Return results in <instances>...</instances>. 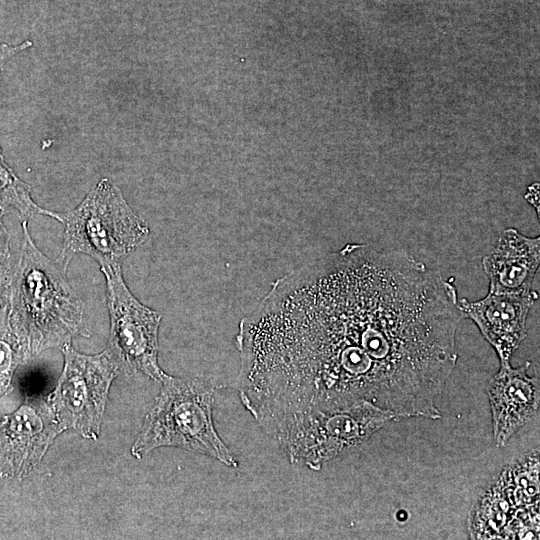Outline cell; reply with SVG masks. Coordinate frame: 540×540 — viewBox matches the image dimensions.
<instances>
[{"mask_svg":"<svg viewBox=\"0 0 540 540\" xmlns=\"http://www.w3.org/2000/svg\"><path fill=\"white\" fill-rule=\"evenodd\" d=\"M62 432L47 398H27L13 413L0 416V477L29 475Z\"/></svg>","mask_w":540,"mask_h":540,"instance_id":"8","label":"cell"},{"mask_svg":"<svg viewBox=\"0 0 540 540\" xmlns=\"http://www.w3.org/2000/svg\"><path fill=\"white\" fill-rule=\"evenodd\" d=\"M453 281L359 243L293 270L239 324L242 404L272 437L301 415L361 403L394 421L441 418L464 318Z\"/></svg>","mask_w":540,"mask_h":540,"instance_id":"1","label":"cell"},{"mask_svg":"<svg viewBox=\"0 0 540 540\" xmlns=\"http://www.w3.org/2000/svg\"><path fill=\"white\" fill-rule=\"evenodd\" d=\"M389 421L390 413L369 403L301 415L276 435L292 464L320 470L344 451L365 443Z\"/></svg>","mask_w":540,"mask_h":540,"instance_id":"5","label":"cell"},{"mask_svg":"<svg viewBox=\"0 0 540 540\" xmlns=\"http://www.w3.org/2000/svg\"><path fill=\"white\" fill-rule=\"evenodd\" d=\"M22 362V350L10 324L8 302H5L0 304V397L11 390L13 373Z\"/></svg>","mask_w":540,"mask_h":540,"instance_id":"14","label":"cell"},{"mask_svg":"<svg viewBox=\"0 0 540 540\" xmlns=\"http://www.w3.org/2000/svg\"><path fill=\"white\" fill-rule=\"evenodd\" d=\"M215 384L204 377L168 376L131 446L141 459L160 447H175L237 467L234 454L219 437L213 421Z\"/></svg>","mask_w":540,"mask_h":540,"instance_id":"3","label":"cell"},{"mask_svg":"<svg viewBox=\"0 0 540 540\" xmlns=\"http://www.w3.org/2000/svg\"><path fill=\"white\" fill-rule=\"evenodd\" d=\"M531 362L517 368L500 366L488 385L495 444L505 446L510 438L538 412L540 385L537 375L529 376Z\"/></svg>","mask_w":540,"mask_h":540,"instance_id":"10","label":"cell"},{"mask_svg":"<svg viewBox=\"0 0 540 540\" xmlns=\"http://www.w3.org/2000/svg\"><path fill=\"white\" fill-rule=\"evenodd\" d=\"M106 281L110 334L107 349L121 373H141L163 382L169 375L158 363L161 315L143 305L128 289L121 265L100 267Z\"/></svg>","mask_w":540,"mask_h":540,"instance_id":"7","label":"cell"},{"mask_svg":"<svg viewBox=\"0 0 540 540\" xmlns=\"http://www.w3.org/2000/svg\"><path fill=\"white\" fill-rule=\"evenodd\" d=\"M4 211L0 208V260H6L10 257V236L7 229L4 226L2 217Z\"/></svg>","mask_w":540,"mask_h":540,"instance_id":"16","label":"cell"},{"mask_svg":"<svg viewBox=\"0 0 540 540\" xmlns=\"http://www.w3.org/2000/svg\"><path fill=\"white\" fill-rule=\"evenodd\" d=\"M539 264V236L528 237L515 228L505 229L482 259V267L489 280L488 292L532 290Z\"/></svg>","mask_w":540,"mask_h":540,"instance_id":"11","label":"cell"},{"mask_svg":"<svg viewBox=\"0 0 540 540\" xmlns=\"http://www.w3.org/2000/svg\"><path fill=\"white\" fill-rule=\"evenodd\" d=\"M537 299L538 293L533 289L518 293L488 292L477 301L462 298L459 308L463 317L471 319L494 348L500 366H505L526 338L527 318Z\"/></svg>","mask_w":540,"mask_h":540,"instance_id":"9","label":"cell"},{"mask_svg":"<svg viewBox=\"0 0 540 540\" xmlns=\"http://www.w3.org/2000/svg\"><path fill=\"white\" fill-rule=\"evenodd\" d=\"M18 262L9 276V319L24 362L43 351L90 337L84 324V304L66 280L57 260L46 257L33 242L28 221Z\"/></svg>","mask_w":540,"mask_h":540,"instance_id":"2","label":"cell"},{"mask_svg":"<svg viewBox=\"0 0 540 540\" xmlns=\"http://www.w3.org/2000/svg\"><path fill=\"white\" fill-rule=\"evenodd\" d=\"M0 208L14 212L22 221L37 215L53 218L54 212L43 209L32 199L30 186L23 182L5 162L0 148Z\"/></svg>","mask_w":540,"mask_h":540,"instance_id":"13","label":"cell"},{"mask_svg":"<svg viewBox=\"0 0 540 540\" xmlns=\"http://www.w3.org/2000/svg\"><path fill=\"white\" fill-rule=\"evenodd\" d=\"M64 365L47 400L61 430L72 429L82 437L97 440L110 387L121 370L106 348L94 355L61 346Z\"/></svg>","mask_w":540,"mask_h":540,"instance_id":"6","label":"cell"},{"mask_svg":"<svg viewBox=\"0 0 540 540\" xmlns=\"http://www.w3.org/2000/svg\"><path fill=\"white\" fill-rule=\"evenodd\" d=\"M54 219L64 226L62 250L56 260L65 271L77 254L91 256L100 267L121 265L149 236L146 223L110 178L99 180L74 210L55 212Z\"/></svg>","mask_w":540,"mask_h":540,"instance_id":"4","label":"cell"},{"mask_svg":"<svg viewBox=\"0 0 540 540\" xmlns=\"http://www.w3.org/2000/svg\"><path fill=\"white\" fill-rule=\"evenodd\" d=\"M32 41L25 40L21 43L11 45L9 43H0V74L5 69L8 62L19 53L31 48Z\"/></svg>","mask_w":540,"mask_h":540,"instance_id":"15","label":"cell"},{"mask_svg":"<svg viewBox=\"0 0 540 540\" xmlns=\"http://www.w3.org/2000/svg\"><path fill=\"white\" fill-rule=\"evenodd\" d=\"M468 527L473 539H537L539 509L516 507L498 478L471 509Z\"/></svg>","mask_w":540,"mask_h":540,"instance_id":"12","label":"cell"},{"mask_svg":"<svg viewBox=\"0 0 540 540\" xmlns=\"http://www.w3.org/2000/svg\"><path fill=\"white\" fill-rule=\"evenodd\" d=\"M536 188L533 189V186L529 187V190L526 194V199L529 203H531L535 208L537 207V213L539 215V190H538V184L535 186Z\"/></svg>","mask_w":540,"mask_h":540,"instance_id":"18","label":"cell"},{"mask_svg":"<svg viewBox=\"0 0 540 540\" xmlns=\"http://www.w3.org/2000/svg\"><path fill=\"white\" fill-rule=\"evenodd\" d=\"M9 276L8 270L5 269L0 260V304L8 302Z\"/></svg>","mask_w":540,"mask_h":540,"instance_id":"17","label":"cell"}]
</instances>
